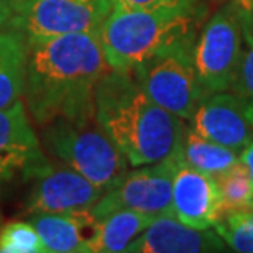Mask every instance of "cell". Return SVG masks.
Wrapping results in <instances>:
<instances>
[{"mask_svg":"<svg viewBox=\"0 0 253 253\" xmlns=\"http://www.w3.org/2000/svg\"><path fill=\"white\" fill-rule=\"evenodd\" d=\"M109 71L99 32L30 43L23 94L35 122L94 117L95 89Z\"/></svg>","mask_w":253,"mask_h":253,"instance_id":"obj_1","label":"cell"},{"mask_svg":"<svg viewBox=\"0 0 253 253\" xmlns=\"http://www.w3.org/2000/svg\"><path fill=\"white\" fill-rule=\"evenodd\" d=\"M94 112L131 168L165 160L183 140V120L155 104L130 71L110 69L100 79Z\"/></svg>","mask_w":253,"mask_h":253,"instance_id":"obj_2","label":"cell"},{"mask_svg":"<svg viewBox=\"0 0 253 253\" xmlns=\"http://www.w3.org/2000/svg\"><path fill=\"white\" fill-rule=\"evenodd\" d=\"M194 10L112 8L99 30L109 68L131 71L165 49L192 42Z\"/></svg>","mask_w":253,"mask_h":253,"instance_id":"obj_3","label":"cell"},{"mask_svg":"<svg viewBox=\"0 0 253 253\" xmlns=\"http://www.w3.org/2000/svg\"><path fill=\"white\" fill-rule=\"evenodd\" d=\"M43 126L42 140L49 153L105 192L128 171V161L95 115L85 120L54 119Z\"/></svg>","mask_w":253,"mask_h":253,"instance_id":"obj_4","label":"cell"},{"mask_svg":"<svg viewBox=\"0 0 253 253\" xmlns=\"http://www.w3.org/2000/svg\"><path fill=\"white\" fill-rule=\"evenodd\" d=\"M10 20L28 44L73 33L99 32L112 10L110 0H8Z\"/></svg>","mask_w":253,"mask_h":253,"instance_id":"obj_5","label":"cell"},{"mask_svg":"<svg viewBox=\"0 0 253 253\" xmlns=\"http://www.w3.org/2000/svg\"><path fill=\"white\" fill-rule=\"evenodd\" d=\"M130 73L155 104L181 120H191L202 100L192 63V42L165 49Z\"/></svg>","mask_w":253,"mask_h":253,"instance_id":"obj_6","label":"cell"},{"mask_svg":"<svg viewBox=\"0 0 253 253\" xmlns=\"http://www.w3.org/2000/svg\"><path fill=\"white\" fill-rule=\"evenodd\" d=\"M242 54V17L230 2L212 15L192 46V63L202 97L234 89Z\"/></svg>","mask_w":253,"mask_h":253,"instance_id":"obj_7","label":"cell"},{"mask_svg":"<svg viewBox=\"0 0 253 253\" xmlns=\"http://www.w3.org/2000/svg\"><path fill=\"white\" fill-rule=\"evenodd\" d=\"M181 158L183 155L179 145L165 160L126 171L119 184L109 189L90 207L92 215L100 219L120 209L143 212L155 217L171 214L173 178Z\"/></svg>","mask_w":253,"mask_h":253,"instance_id":"obj_8","label":"cell"},{"mask_svg":"<svg viewBox=\"0 0 253 253\" xmlns=\"http://www.w3.org/2000/svg\"><path fill=\"white\" fill-rule=\"evenodd\" d=\"M49 161L30 125L22 100L0 109V183L15 178L32 181L44 173Z\"/></svg>","mask_w":253,"mask_h":253,"instance_id":"obj_9","label":"cell"},{"mask_svg":"<svg viewBox=\"0 0 253 253\" xmlns=\"http://www.w3.org/2000/svg\"><path fill=\"white\" fill-rule=\"evenodd\" d=\"M191 128L227 148L240 151L253 140V105L230 90L209 94L191 117Z\"/></svg>","mask_w":253,"mask_h":253,"instance_id":"obj_10","label":"cell"},{"mask_svg":"<svg viewBox=\"0 0 253 253\" xmlns=\"http://www.w3.org/2000/svg\"><path fill=\"white\" fill-rule=\"evenodd\" d=\"M33 181L27 204L30 214L85 211L105 194L104 189L64 163L51 165Z\"/></svg>","mask_w":253,"mask_h":253,"instance_id":"obj_11","label":"cell"},{"mask_svg":"<svg viewBox=\"0 0 253 253\" xmlns=\"http://www.w3.org/2000/svg\"><path fill=\"white\" fill-rule=\"evenodd\" d=\"M171 214L194 229H212L224 217L217 179L181 158L173 178Z\"/></svg>","mask_w":253,"mask_h":253,"instance_id":"obj_12","label":"cell"},{"mask_svg":"<svg viewBox=\"0 0 253 253\" xmlns=\"http://www.w3.org/2000/svg\"><path fill=\"white\" fill-rule=\"evenodd\" d=\"M225 242L212 229H194L173 214L153 222L128 245V253H206L224 252Z\"/></svg>","mask_w":253,"mask_h":253,"instance_id":"obj_13","label":"cell"},{"mask_svg":"<svg viewBox=\"0 0 253 253\" xmlns=\"http://www.w3.org/2000/svg\"><path fill=\"white\" fill-rule=\"evenodd\" d=\"M32 215V224L49 253H85L97 224L90 209Z\"/></svg>","mask_w":253,"mask_h":253,"instance_id":"obj_14","label":"cell"},{"mask_svg":"<svg viewBox=\"0 0 253 253\" xmlns=\"http://www.w3.org/2000/svg\"><path fill=\"white\" fill-rule=\"evenodd\" d=\"M155 215L120 209L97 219L92 239L85 253H119L126 252L128 245L153 222Z\"/></svg>","mask_w":253,"mask_h":253,"instance_id":"obj_15","label":"cell"},{"mask_svg":"<svg viewBox=\"0 0 253 253\" xmlns=\"http://www.w3.org/2000/svg\"><path fill=\"white\" fill-rule=\"evenodd\" d=\"M28 42L17 30L0 32V109L20 99L25 87Z\"/></svg>","mask_w":253,"mask_h":253,"instance_id":"obj_16","label":"cell"},{"mask_svg":"<svg viewBox=\"0 0 253 253\" xmlns=\"http://www.w3.org/2000/svg\"><path fill=\"white\" fill-rule=\"evenodd\" d=\"M181 155L192 168L214 176V178L224 174L225 171L240 163V151L215 143L196 133L191 126L184 128L183 140H181Z\"/></svg>","mask_w":253,"mask_h":253,"instance_id":"obj_17","label":"cell"},{"mask_svg":"<svg viewBox=\"0 0 253 253\" xmlns=\"http://www.w3.org/2000/svg\"><path fill=\"white\" fill-rule=\"evenodd\" d=\"M215 179L220 189L224 214L247 211L253 206V178L242 160Z\"/></svg>","mask_w":253,"mask_h":253,"instance_id":"obj_18","label":"cell"},{"mask_svg":"<svg viewBox=\"0 0 253 253\" xmlns=\"http://www.w3.org/2000/svg\"><path fill=\"white\" fill-rule=\"evenodd\" d=\"M214 230L230 250L253 253V206L247 211L224 214Z\"/></svg>","mask_w":253,"mask_h":253,"instance_id":"obj_19","label":"cell"},{"mask_svg":"<svg viewBox=\"0 0 253 253\" xmlns=\"http://www.w3.org/2000/svg\"><path fill=\"white\" fill-rule=\"evenodd\" d=\"M0 253H46L32 222H8L0 229Z\"/></svg>","mask_w":253,"mask_h":253,"instance_id":"obj_20","label":"cell"},{"mask_svg":"<svg viewBox=\"0 0 253 253\" xmlns=\"http://www.w3.org/2000/svg\"><path fill=\"white\" fill-rule=\"evenodd\" d=\"M242 27H244V54L234 87L253 105V20L242 18Z\"/></svg>","mask_w":253,"mask_h":253,"instance_id":"obj_21","label":"cell"},{"mask_svg":"<svg viewBox=\"0 0 253 253\" xmlns=\"http://www.w3.org/2000/svg\"><path fill=\"white\" fill-rule=\"evenodd\" d=\"M112 8H178L188 10L196 8V3L199 0H110Z\"/></svg>","mask_w":253,"mask_h":253,"instance_id":"obj_22","label":"cell"},{"mask_svg":"<svg viewBox=\"0 0 253 253\" xmlns=\"http://www.w3.org/2000/svg\"><path fill=\"white\" fill-rule=\"evenodd\" d=\"M244 20H253V0H230Z\"/></svg>","mask_w":253,"mask_h":253,"instance_id":"obj_23","label":"cell"},{"mask_svg":"<svg viewBox=\"0 0 253 253\" xmlns=\"http://www.w3.org/2000/svg\"><path fill=\"white\" fill-rule=\"evenodd\" d=\"M240 160H242V163L245 165V168L249 169V173L252 174V178H253V140L245 146L244 150H242Z\"/></svg>","mask_w":253,"mask_h":253,"instance_id":"obj_24","label":"cell"},{"mask_svg":"<svg viewBox=\"0 0 253 253\" xmlns=\"http://www.w3.org/2000/svg\"><path fill=\"white\" fill-rule=\"evenodd\" d=\"M10 15H12V10H10L8 0H0V28H3L7 25Z\"/></svg>","mask_w":253,"mask_h":253,"instance_id":"obj_25","label":"cell"}]
</instances>
